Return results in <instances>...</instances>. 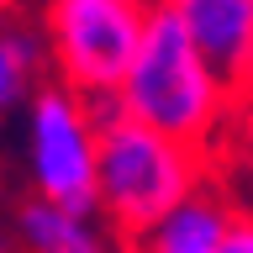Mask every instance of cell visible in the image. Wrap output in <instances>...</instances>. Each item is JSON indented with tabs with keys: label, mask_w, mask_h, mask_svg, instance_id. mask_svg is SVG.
Wrapping results in <instances>:
<instances>
[{
	"label": "cell",
	"mask_w": 253,
	"mask_h": 253,
	"mask_svg": "<svg viewBox=\"0 0 253 253\" xmlns=\"http://www.w3.org/2000/svg\"><path fill=\"white\" fill-rule=\"evenodd\" d=\"M42 63H47V53H42L37 27L16 21V16L0 21V116L32 100V90L42 84V79H37Z\"/></svg>",
	"instance_id": "obj_8"
},
{
	"label": "cell",
	"mask_w": 253,
	"mask_h": 253,
	"mask_svg": "<svg viewBox=\"0 0 253 253\" xmlns=\"http://www.w3.org/2000/svg\"><path fill=\"white\" fill-rule=\"evenodd\" d=\"M27 174L37 201L95 216V116L63 84H37L27 100Z\"/></svg>",
	"instance_id": "obj_4"
},
{
	"label": "cell",
	"mask_w": 253,
	"mask_h": 253,
	"mask_svg": "<svg viewBox=\"0 0 253 253\" xmlns=\"http://www.w3.org/2000/svg\"><path fill=\"white\" fill-rule=\"evenodd\" d=\"M16 243H21V253H116L111 232L95 216L47 206L37 195L16 206Z\"/></svg>",
	"instance_id": "obj_7"
},
{
	"label": "cell",
	"mask_w": 253,
	"mask_h": 253,
	"mask_svg": "<svg viewBox=\"0 0 253 253\" xmlns=\"http://www.w3.org/2000/svg\"><path fill=\"white\" fill-rule=\"evenodd\" d=\"M132 5H142V11H153V5H164V0H132Z\"/></svg>",
	"instance_id": "obj_11"
},
{
	"label": "cell",
	"mask_w": 253,
	"mask_h": 253,
	"mask_svg": "<svg viewBox=\"0 0 253 253\" xmlns=\"http://www.w3.org/2000/svg\"><path fill=\"white\" fill-rule=\"evenodd\" d=\"M90 116H95V216H106V227L122 243L148 232L158 216H169L185 195L206 185V153L137 126L132 116L116 111V100L90 106Z\"/></svg>",
	"instance_id": "obj_1"
},
{
	"label": "cell",
	"mask_w": 253,
	"mask_h": 253,
	"mask_svg": "<svg viewBox=\"0 0 253 253\" xmlns=\"http://www.w3.org/2000/svg\"><path fill=\"white\" fill-rule=\"evenodd\" d=\"M16 5H21V0H0V21H11V16H16Z\"/></svg>",
	"instance_id": "obj_10"
},
{
	"label": "cell",
	"mask_w": 253,
	"mask_h": 253,
	"mask_svg": "<svg viewBox=\"0 0 253 253\" xmlns=\"http://www.w3.org/2000/svg\"><path fill=\"white\" fill-rule=\"evenodd\" d=\"M227 95H253V0H164Z\"/></svg>",
	"instance_id": "obj_5"
},
{
	"label": "cell",
	"mask_w": 253,
	"mask_h": 253,
	"mask_svg": "<svg viewBox=\"0 0 253 253\" xmlns=\"http://www.w3.org/2000/svg\"><path fill=\"white\" fill-rule=\"evenodd\" d=\"M227 106H232V95L221 90V79L190 47L174 11L153 5L142 21V42L132 53V69L116 90V111L132 116L137 126H148V132H158V137L206 153Z\"/></svg>",
	"instance_id": "obj_2"
},
{
	"label": "cell",
	"mask_w": 253,
	"mask_h": 253,
	"mask_svg": "<svg viewBox=\"0 0 253 253\" xmlns=\"http://www.w3.org/2000/svg\"><path fill=\"white\" fill-rule=\"evenodd\" d=\"M221 253H253V216H232V227H227V243H221Z\"/></svg>",
	"instance_id": "obj_9"
},
{
	"label": "cell",
	"mask_w": 253,
	"mask_h": 253,
	"mask_svg": "<svg viewBox=\"0 0 253 253\" xmlns=\"http://www.w3.org/2000/svg\"><path fill=\"white\" fill-rule=\"evenodd\" d=\"M232 206L221 201L216 190H195L174 206L169 216H158L148 232H137L126 243V253H221L227 227H232Z\"/></svg>",
	"instance_id": "obj_6"
},
{
	"label": "cell",
	"mask_w": 253,
	"mask_h": 253,
	"mask_svg": "<svg viewBox=\"0 0 253 253\" xmlns=\"http://www.w3.org/2000/svg\"><path fill=\"white\" fill-rule=\"evenodd\" d=\"M148 11L132 0H42L37 11V37L42 53L58 69V84L79 100H116L132 53L142 42Z\"/></svg>",
	"instance_id": "obj_3"
},
{
	"label": "cell",
	"mask_w": 253,
	"mask_h": 253,
	"mask_svg": "<svg viewBox=\"0 0 253 253\" xmlns=\"http://www.w3.org/2000/svg\"><path fill=\"white\" fill-rule=\"evenodd\" d=\"M0 253H5V243H0Z\"/></svg>",
	"instance_id": "obj_12"
}]
</instances>
